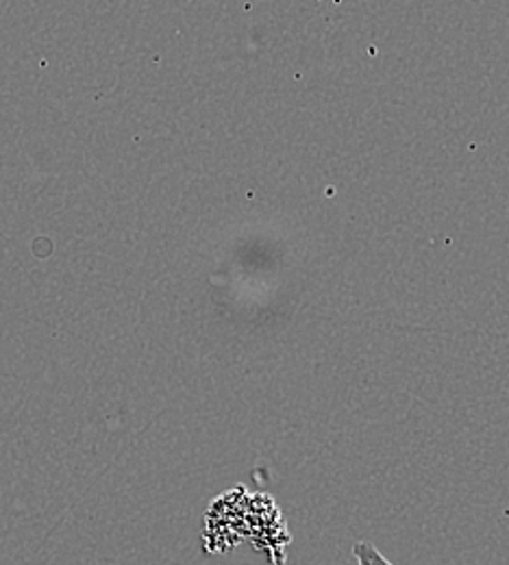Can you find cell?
Masks as SVG:
<instances>
[{"mask_svg": "<svg viewBox=\"0 0 509 565\" xmlns=\"http://www.w3.org/2000/svg\"><path fill=\"white\" fill-rule=\"evenodd\" d=\"M353 555L358 559V565H394L390 564L372 544L368 542H358L353 546Z\"/></svg>", "mask_w": 509, "mask_h": 565, "instance_id": "6da1fadb", "label": "cell"}]
</instances>
